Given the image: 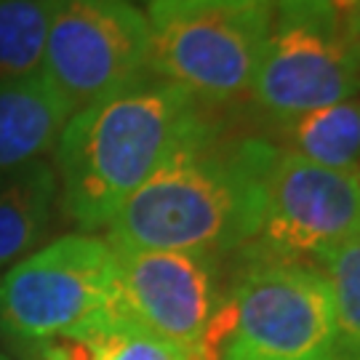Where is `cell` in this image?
<instances>
[{
  "label": "cell",
  "mask_w": 360,
  "mask_h": 360,
  "mask_svg": "<svg viewBox=\"0 0 360 360\" xmlns=\"http://www.w3.org/2000/svg\"><path fill=\"white\" fill-rule=\"evenodd\" d=\"M278 150L262 139L181 147L110 219V245L221 254L254 240Z\"/></svg>",
  "instance_id": "obj_1"
},
{
  "label": "cell",
  "mask_w": 360,
  "mask_h": 360,
  "mask_svg": "<svg viewBox=\"0 0 360 360\" xmlns=\"http://www.w3.org/2000/svg\"><path fill=\"white\" fill-rule=\"evenodd\" d=\"M211 134L200 104L155 75L77 110L56 142L62 208L86 230L104 227L171 155Z\"/></svg>",
  "instance_id": "obj_2"
},
{
  "label": "cell",
  "mask_w": 360,
  "mask_h": 360,
  "mask_svg": "<svg viewBox=\"0 0 360 360\" xmlns=\"http://www.w3.org/2000/svg\"><path fill=\"white\" fill-rule=\"evenodd\" d=\"M272 16V0H153L150 75L195 102H232L251 91Z\"/></svg>",
  "instance_id": "obj_3"
},
{
  "label": "cell",
  "mask_w": 360,
  "mask_h": 360,
  "mask_svg": "<svg viewBox=\"0 0 360 360\" xmlns=\"http://www.w3.org/2000/svg\"><path fill=\"white\" fill-rule=\"evenodd\" d=\"M334 342L326 275L296 259L262 257L221 302L206 360H309Z\"/></svg>",
  "instance_id": "obj_4"
},
{
  "label": "cell",
  "mask_w": 360,
  "mask_h": 360,
  "mask_svg": "<svg viewBox=\"0 0 360 360\" xmlns=\"http://www.w3.org/2000/svg\"><path fill=\"white\" fill-rule=\"evenodd\" d=\"M117 318V259L91 235H67L0 278V328L25 342L86 334Z\"/></svg>",
  "instance_id": "obj_5"
},
{
  "label": "cell",
  "mask_w": 360,
  "mask_h": 360,
  "mask_svg": "<svg viewBox=\"0 0 360 360\" xmlns=\"http://www.w3.org/2000/svg\"><path fill=\"white\" fill-rule=\"evenodd\" d=\"M360 91L355 40L328 0H281L251 94L278 120L339 104Z\"/></svg>",
  "instance_id": "obj_6"
},
{
  "label": "cell",
  "mask_w": 360,
  "mask_h": 360,
  "mask_svg": "<svg viewBox=\"0 0 360 360\" xmlns=\"http://www.w3.org/2000/svg\"><path fill=\"white\" fill-rule=\"evenodd\" d=\"M40 72L70 110L150 77L147 16L126 0H56Z\"/></svg>",
  "instance_id": "obj_7"
},
{
  "label": "cell",
  "mask_w": 360,
  "mask_h": 360,
  "mask_svg": "<svg viewBox=\"0 0 360 360\" xmlns=\"http://www.w3.org/2000/svg\"><path fill=\"white\" fill-rule=\"evenodd\" d=\"M360 235V171H334L278 150L264 187L262 257H323Z\"/></svg>",
  "instance_id": "obj_8"
},
{
  "label": "cell",
  "mask_w": 360,
  "mask_h": 360,
  "mask_svg": "<svg viewBox=\"0 0 360 360\" xmlns=\"http://www.w3.org/2000/svg\"><path fill=\"white\" fill-rule=\"evenodd\" d=\"M117 259V318L206 360L211 328L221 307L217 264L208 254L129 251Z\"/></svg>",
  "instance_id": "obj_9"
},
{
  "label": "cell",
  "mask_w": 360,
  "mask_h": 360,
  "mask_svg": "<svg viewBox=\"0 0 360 360\" xmlns=\"http://www.w3.org/2000/svg\"><path fill=\"white\" fill-rule=\"evenodd\" d=\"M72 115L70 104L43 77L0 83V174L43 160Z\"/></svg>",
  "instance_id": "obj_10"
},
{
  "label": "cell",
  "mask_w": 360,
  "mask_h": 360,
  "mask_svg": "<svg viewBox=\"0 0 360 360\" xmlns=\"http://www.w3.org/2000/svg\"><path fill=\"white\" fill-rule=\"evenodd\" d=\"M56 198V174L35 160L0 174V270L40 240Z\"/></svg>",
  "instance_id": "obj_11"
},
{
  "label": "cell",
  "mask_w": 360,
  "mask_h": 360,
  "mask_svg": "<svg viewBox=\"0 0 360 360\" xmlns=\"http://www.w3.org/2000/svg\"><path fill=\"white\" fill-rule=\"evenodd\" d=\"M283 126L299 158L334 171H360V102L318 107Z\"/></svg>",
  "instance_id": "obj_12"
},
{
  "label": "cell",
  "mask_w": 360,
  "mask_h": 360,
  "mask_svg": "<svg viewBox=\"0 0 360 360\" xmlns=\"http://www.w3.org/2000/svg\"><path fill=\"white\" fill-rule=\"evenodd\" d=\"M56 0H0V83L40 75Z\"/></svg>",
  "instance_id": "obj_13"
},
{
  "label": "cell",
  "mask_w": 360,
  "mask_h": 360,
  "mask_svg": "<svg viewBox=\"0 0 360 360\" xmlns=\"http://www.w3.org/2000/svg\"><path fill=\"white\" fill-rule=\"evenodd\" d=\"M321 259L334 302V345L352 358H360V235L339 243Z\"/></svg>",
  "instance_id": "obj_14"
},
{
  "label": "cell",
  "mask_w": 360,
  "mask_h": 360,
  "mask_svg": "<svg viewBox=\"0 0 360 360\" xmlns=\"http://www.w3.org/2000/svg\"><path fill=\"white\" fill-rule=\"evenodd\" d=\"M91 342V360H195L187 349L126 321L107 323L86 331Z\"/></svg>",
  "instance_id": "obj_15"
},
{
  "label": "cell",
  "mask_w": 360,
  "mask_h": 360,
  "mask_svg": "<svg viewBox=\"0 0 360 360\" xmlns=\"http://www.w3.org/2000/svg\"><path fill=\"white\" fill-rule=\"evenodd\" d=\"M328 3L339 16V22L347 27V32L355 40V35L360 32V0H328Z\"/></svg>",
  "instance_id": "obj_16"
},
{
  "label": "cell",
  "mask_w": 360,
  "mask_h": 360,
  "mask_svg": "<svg viewBox=\"0 0 360 360\" xmlns=\"http://www.w3.org/2000/svg\"><path fill=\"white\" fill-rule=\"evenodd\" d=\"M355 51H358V59H360V32L355 35Z\"/></svg>",
  "instance_id": "obj_17"
},
{
  "label": "cell",
  "mask_w": 360,
  "mask_h": 360,
  "mask_svg": "<svg viewBox=\"0 0 360 360\" xmlns=\"http://www.w3.org/2000/svg\"><path fill=\"white\" fill-rule=\"evenodd\" d=\"M309 360H334V358H326V355H323V358H309Z\"/></svg>",
  "instance_id": "obj_18"
},
{
  "label": "cell",
  "mask_w": 360,
  "mask_h": 360,
  "mask_svg": "<svg viewBox=\"0 0 360 360\" xmlns=\"http://www.w3.org/2000/svg\"><path fill=\"white\" fill-rule=\"evenodd\" d=\"M0 360H11V358H6V355H0Z\"/></svg>",
  "instance_id": "obj_19"
}]
</instances>
